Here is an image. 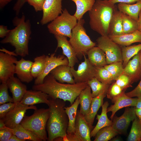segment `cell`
I'll return each instance as SVG.
<instances>
[{
    "label": "cell",
    "instance_id": "57",
    "mask_svg": "<svg viewBox=\"0 0 141 141\" xmlns=\"http://www.w3.org/2000/svg\"><path fill=\"white\" fill-rule=\"evenodd\" d=\"M139 59L140 65L141 68V50L139 52Z\"/></svg>",
    "mask_w": 141,
    "mask_h": 141
},
{
    "label": "cell",
    "instance_id": "54",
    "mask_svg": "<svg viewBox=\"0 0 141 141\" xmlns=\"http://www.w3.org/2000/svg\"><path fill=\"white\" fill-rule=\"evenodd\" d=\"M135 111L137 117L141 121V108L138 109L135 107Z\"/></svg>",
    "mask_w": 141,
    "mask_h": 141
},
{
    "label": "cell",
    "instance_id": "20",
    "mask_svg": "<svg viewBox=\"0 0 141 141\" xmlns=\"http://www.w3.org/2000/svg\"><path fill=\"white\" fill-rule=\"evenodd\" d=\"M20 103L27 105L44 103L48 105L49 102V97L46 93L39 91H27Z\"/></svg>",
    "mask_w": 141,
    "mask_h": 141
},
{
    "label": "cell",
    "instance_id": "56",
    "mask_svg": "<svg viewBox=\"0 0 141 141\" xmlns=\"http://www.w3.org/2000/svg\"><path fill=\"white\" fill-rule=\"evenodd\" d=\"M5 124L2 119H0V129L6 127Z\"/></svg>",
    "mask_w": 141,
    "mask_h": 141
},
{
    "label": "cell",
    "instance_id": "23",
    "mask_svg": "<svg viewBox=\"0 0 141 141\" xmlns=\"http://www.w3.org/2000/svg\"><path fill=\"white\" fill-rule=\"evenodd\" d=\"M79 104L78 96L73 103L69 107H64V109L69 119L67 131L66 141H69L75 132V124L77 109Z\"/></svg>",
    "mask_w": 141,
    "mask_h": 141
},
{
    "label": "cell",
    "instance_id": "1",
    "mask_svg": "<svg viewBox=\"0 0 141 141\" xmlns=\"http://www.w3.org/2000/svg\"><path fill=\"white\" fill-rule=\"evenodd\" d=\"M87 85V82L67 84L61 83L50 73L45 78L43 83L34 84L32 89L46 93L49 98H59L69 101L71 105Z\"/></svg>",
    "mask_w": 141,
    "mask_h": 141
},
{
    "label": "cell",
    "instance_id": "6",
    "mask_svg": "<svg viewBox=\"0 0 141 141\" xmlns=\"http://www.w3.org/2000/svg\"><path fill=\"white\" fill-rule=\"evenodd\" d=\"M49 114V108L37 109L32 115H25L20 124L24 128L34 132L43 141L47 140L46 127Z\"/></svg>",
    "mask_w": 141,
    "mask_h": 141
},
{
    "label": "cell",
    "instance_id": "11",
    "mask_svg": "<svg viewBox=\"0 0 141 141\" xmlns=\"http://www.w3.org/2000/svg\"><path fill=\"white\" fill-rule=\"evenodd\" d=\"M17 58L12 54L0 52V80L6 83L8 79L15 74V62Z\"/></svg>",
    "mask_w": 141,
    "mask_h": 141
},
{
    "label": "cell",
    "instance_id": "3",
    "mask_svg": "<svg viewBox=\"0 0 141 141\" xmlns=\"http://www.w3.org/2000/svg\"><path fill=\"white\" fill-rule=\"evenodd\" d=\"M25 19L24 14L20 18L15 17L12 20L15 27L0 42L2 44H10L14 47L17 56L22 57L29 55L28 43L31 33L30 21H25Z\"/></svg>",
    "mask_w": 141,
    "mask_h": 141
},
{
    "label": "cell",
    "instance_id": "15",
    "mask_svg": "<svg viewBox=\"0 0 141 141\" xmlns=\"http://www.w3.org/2000/svg\"><path fill=\"white\" fill-rule=\"evenodd\" d=\"M75 132L70 141H91V130L84 116L78 110L75 124Z\"/></svg>",
    "mask_w": 141,
    "mask_h": 141
},
{
    "label": "cell",
    "instance_id": "28",
    "mask_svg": "<svg viewBox=\"0 0 141 141\" xmlns=\"http://www.w3.org/2000/svg\"><path fill=\"white\" fill-rule=\"evenodd\" d=\"M109 105L108 101L104 102L102 106V110L100 115L97 114V123L91 131V137H95L98 132L101 128L107 126L112 125V121L109 120L107 116V109Z\"/></svg>",
    "mask_w": 141,
    "mask_h": 141
},
{
    "label": "cell",
    "instance_id": "59",
    "mask_svg": "<svg viewBox=\"0 0 141 141\" xmlns=\"http://www.w3.org/2000/svg\"><path fill=\"white\" fill-rule=\"evenodd\" d=\"M106 0V1H109V0Z\"/></svg>",
    "mask_w": 141,
    "mask_h": 141
},
{
    "label": "cell",
    "instance_id": "26",
    "mask_svg": "<svg viewBox=\"0 0 141 141\" xmlns=\"http://www.w3.org/2000/svg\"><path fill=\"white\" fill-rule=\"evenodd\" d=\"M123 13L116 9L114 12L110 22L108 36L124 34L122 27Z\"/></svg>",
    "mask_w": 141,
    "mask_h": 141
},
{
    "label": "cell",
    "instance_id": "2",
    "mask_svg": "<svg viewBox=\"0 0 141 141\" xmlns=\"http://www.w3.org/2000/svg\"><path fill=\"white\" fill-rule=\"evenodd\" d=\"M49 116L46 127L48 141H53L60 137L61 141H66L69 119L64 109L65 101L59 98H49Z\"/></svg>",
    "mask_w": 141,
    "mask_h": 141
},
{
    "label": "cell",
    "instance_id": "40",
    "mask_svg": "<svg viewBox=\"0 0 141 141\" xmlns=\"http://www.w3.org/2000/svg\"><path fill=\"white\" fill-rule=\"evenodd\" d=\"M111 74L115 80L123 73L124 68L122 62H115L104 67Z\"/></svg>",
    "mask_w": 141,
    "mask_h": 141
},
{
    "label": "cell",
    "instance_id": "49",
    "mask_svg": "<svg viewBox=\"0 0 141 141\" xmlns=\"http://www.w3.org/2000/svg\"><path fill=\"white\" fill-rule=\"evenodd\" d=\"M10 30L8 29L7 26L3 25L0 26V37L5 38L10 32Z\"/></svg>",
    "mask_w": 141,
    "mask_h": 141
},
{
    "label": "cell",
    "instance_id": "45",
    "mask_svg": "<svg viewBox=\"0 0 141 141\" xmlns=\"http://www.w3.org/2000/svg\"><path fill=\"white\" fill-rule=\"evenodd\" d=\"M13 134L12 129L6 126L0 129V141H8Z\"/></svg>",
    "mask_w": 141,
    "mask_h": 141
},
{
    "label": "cell",
    "instance_id": "55",
    "mask_svg": "<svg viewBox=\"0 0 141 141\" xmlns=\"http://www.w3.org/2000/svg\"><path fill=\"white\" fill-rule=\"evenodd\" d=\"M135 108L138 109L141 108V99L138 98Z\"/></svg>",
    "mask_w": 141,
    "mask_h": 141
},
{
    "label": "cell",
    "instance_id": "5",
    "mask_svg": "<svg viewBox=\"0 0 141 141\" xmlns=\"http://www.w3.org/2000/svg\"><path fill=\"white\" fill-rule=\"evenodd\" d=\"M84 19L78 21L77 23L72 31L69 41L73 46L78 58H82L90 49L96 46L86 33L84 27Z\"/></svg>",
    "mask_w": 141,
    "mask_h": 141
},
{
    "label": "cell",
    "instance_id": "12",
    "mask_svg": "<svg viewBox=\"0 0 141 141\" xmlns=\"http://www.w3.org/2000/svg\"><path fill=\"white\" fill-rule=\"evenodd\" d=\"M136 117L135 107H126L124 113L120 116L118 117L115 115L112 120L111 126L119 134H126L130 122Z\"/></svg>",
    "mask_w": 141,
    "mask_h": 141
},
{
    "label": "cell",
    "instance_id": "51",
    "mask_svg": "<svg viewBox=\"0 0 141 141\" xmlns=\"http://www.w3.org/2000/svg\"><path fill=\"white\" fill-rule=\"evenodd\" d=\"M13 0H0V9H3L7 4Z\"/></svg>",
    "mask_w": 141,
    "mask_h": 141
},
{
    "label": "cell",
    "instance_id": "58",
    "mask_svg": "<svg viewBox=\"0 0 141 141\" xmlns=\"http://www.w3.org/2000/svg\"><path fill=\"white\" fill-rule=\"evenodd\" d=\"M121 139L119 138H115L112 139V141H120Z\"/></svg>",
    "mask_w": 141,
    "mask_h": 141
},
{
    "label": "cell",
    "instance_id": "22",
    "mask_svg": "<svg viewBox=\"0 0 141 141\" xmlns=\"http://www.w3.org/2000/svg\"><path fill=\"white\" fill-rule=\"evenodd\" d=\"M123 73L130 78L132 84L140 79L141 68L139 62V52L129 61L124 68Z\"/></svg>",
    "mask_w": 141,
    "mask_h": 141
},
{
    "label": "cell",
    "instance_id": "30",
    "mask_svg": "<svg viewBox=\"0 0 141 141\" xmlns=\"http://www.w3.org/2000/svg\"><path fill=\"white\" fill-rule=\"evenodd\" d=\"M117 6L118 10L137 21L141 10V0L133 4L120 3Z\"/></svg>",
    "mask_w": 141,
    "mask_h": 141
},
{
    "label": "cell",
    "instance_id": "43",
    "mask_svg": "<svg viewBox=\"0 0 141 141\" xmlns=\"http://www.w3.org/2000/svg\"><path fill=\"white\" fill-rule=\"evenodd\" d=\"M115 82L124 91L128 88L132 87V83L130 78L123 73L116 79Z\"/></svg>",
    "mask_w": 141,
    "mask_h": 141
},
{
    "label": "cell",
    "instance_id": "16",
    "mask_svg": "<svg viewBox=\"0 0 141 141\" xmlns=\"http://www.w3.org/2000/svg\"><path fill=\"white\" fill-rule=\"evenodd\" d=\"M57 42L56 51L58 48H61L62 50V54L67 58L70 67H73L76 63L78 62V58L74 49L67 39V37L62 36L54 35Z\"/></svg>",
    "mask_w": 141,
    "mask_h": 141
},
{
    "label": "cell",
    "instance_id": "32",
    "mask_svg": "<svg viewBox=\"0 0 141 141\" xmlns=\"http://www.w3.org/2000/svg\"><path fill=\"white\" fill-rule=\"evenodd\" d=\"M75 4L76 9L73 15L78 21L82 18L84 14L91 8L96 0H70Z\"/></svg>",
    "mask_w": 141,
    "mask_h": 141
},
{
    "label": "cell",
    "instance_id": "50",
    "mask_svg": "<svg viewBox=\"0 0 141 141\" xmlns=\"http://www.w3.org/2000/svg\"><path fill=\"white\" fill-rule=\"evenodd\" d=\"M141 0H109V1L113 3H124L129 4L135 3Z\"/></svg>",
    "mask_w": 141,
    "mask_h": 141
},
{
    "label": "cell",
    "instance_id": "46",
    "mask_svg": "<svg viewBox=\"0 0 141 141\" xmlns=\"http://www.w3.org/2000/svg\"><path fill=\"white\" fill-rule=\"evenodd\" d=\"M45 0H27V2L34 8L35 11H38L42 10L43 4Z\"/></svg>",
    "mask_w": 141,
    "mask_h": 141
},
{
    "label": "cell",
    "instance_id": "34",
    "mask_svg": "<svg viewBox=\"0 0 141 141\" xmlns=\"http://www.w3.org/2000/svg\"><path fill=\"white\" fill-rule=\"evenodd\" d=\"M119 134L112 126L104 127L100 130L95 137L94 141H108Z\"/></svg>",
    "mask_w": 141,
    "mask_h": 141
},
{
    "label": "cell",
    "instance_id": "17",
    "mask_svg": "<svg viewBox=\"0 0 141 141\" xmlns=\"http://www.w3.org/2000/svg\"><path fill=\"white\" fill-rule=\"evenodd\" d=\"M33 62L22 58L15 62V73L18 78L22 82L29 83L34 78L31 73V69Z\"/></svg>",
    "mask_w": 141,
    "mask_h": 141
},
{
    "label": "cell",
    "instance_id": "53",
    "mask_svg": "<svg viewBox=\"0 0 141 141\" xmlns=\"http://www.w3.org/2000/svg\"><path fill=\"white\" fill-rule=\"evenodd\" d=\"M8 141H24L18 138L16 136L13 134L10 138Z\"/></svg>",
    "mask_w": 141,
    "mask_h": 141
},
{
    "label": "cell",
    "instance_id": "42",
    "mask_svg": "<svg viewBox=\"0 0 141 141\" xmlns=\"http://www.w3.org/2000/svg\"><path fill=\"white\" fill-rule=\"evenodd\" d=\"M8 87L6 83H2L0 85V105L7 102H13V98L9 95Z\"/></svg>",
    "mask_w": 141,
    "mask_h": 141
},
{
    "label": "cell",
    "instance_id": "13",
    "mask_svg": "<svg viewBox=\"0 0 141 141\" xmlns=\"http://www.w3.org/2000/svg\"><path fill=\"white\" fill-rule=\"evenodd\" d=\"M62 0H45L43 8V16L40 21L43 25L53 20L61 14L63 10Z\"/></svg>",
    "mask_w": 141,
    "mask_h": 141
},
{
    "label": "cell",
    "instance_id": "35",
    "mask_svg": "<svg viewBox=\"0 0 141 141\" xmlns=\"http://www.w3.org/2000/svg\"><path fill=\"white\" fill-rule=\"evenodd\" d=\"M46 56L43 55L36 57L34 59L31 69V74L34 78L36 79L43 71L45 65Z\"/></svg>",
    "mask_w": 141,
    "mask_h": 141
},
{
    "label": "cell",
    "instance_id": "31",
    "mask_svg": "<svg viewBox=\"0 0 141 141\" xmlns=\"http://www.w3.org/2000/svg\"><path fill=\"white\" fill-rule=\"evenodd\" d=\"M13 134L24 141H42V140L33 132L24 128L20 124L12 129Z\"/></svg>",
    "mask_w": 141,
    "mask_h": 141
},
{
    "label": "cell",
    "instance_id": "36",
    "mask_svg": "<svg viewBox=\"0 0 141 141\" xmlns=\"http://www.w3.org/2000/svg\"><path fill=\"white\" fill-rule=\"evenodd\" d=\"M128 141H141V121L137 117L132 121Z\"/></svg>",
    "mask_w": 141,
    "mask_h": 141
},
{
    "label": "cell",
    "instance_id": "7",
    "mask_svg": "<svg viewBox=\"0 0 141 141\" xmlns=\"http://www.w3.org/2000/svg\"><path fill=\"white\" fill-rule=\"evenodd\" d=\"M77 21L76 17L65 8L60 15L48 25L47 28L49 33L54 35L64 36L70 38L72 30L77 24Z\"/></svg>",
    "mask_w": 141,
    "mask_h": 141
},
{
    "label": "cell",
    "instance_id": "47",
    "mask_svg": "<svg viewBox=\"0 0 141 141\" xmlns=\"http://www.w3.org/2000/svg\"><path fill=\"white\" fill-rule=\"evenodd\" d=\"M126 95L131 97H137L141 98V78L140 81L137 86L132 90L125 93Z\"/></svg>",
    "mask_w": 141,
    "mask_h": 141
},
{
    "label": "cell",
    "instance_id": "10",
    "mask_svg": "<svg viewBox=\"0 0 141 141\" xmlns=\"http://www.w3.org/2000/svg\"><path fill=\"white\" fill-rule=\"evenodd\" d=\"M83 56L84 61L79 64L77 70L74 67H70V71L75 83L87 82L95 77V67L90 63L85 55Z\"/></svg>",
    "mask_w": 141,
    "mask_h": 141
},
{
    "label": "cell",
    "instance_id": "60",
    "mask_svg": "<svg viewBox=\"0 0 141 141\" xmlns=\"http://www.w3.org/2000/svg\"><path fill=\"white\" fill-rule=\"evenodd\" d=\"M140 99H141V98H140Z\"/></svg>",
    "mask_w": 141,
    "mask_h": 141
},
{
    "label": "cell",
    "instance_id": "4",
    "mask_svg": "<svg viewBox=\"0 0 141 141\" xmlns=\"http://www.w3.org/2000/svg\"><path fill=\"white\" fill-rule=\"evenodd\" d=\"M117 6L109 1L96 0L88 11L91 28L101 36H108L110 22Z\"/></svg>",
    "mask_w": 141,
    "mask_h": 141
},
{
    "label": "cell",
    "instance_id": "61",
    "mask_svg": "<svg viewBox=\"0 0 141 141\" xmlns=\"http://www.w3.org/2000/svg\"></svg>",
    "mask_w": 141,
    "mask_h": 141
},
{
    "label": "cell",
    "instance_id": "18",
    "mask_svg": "<svg viewBox=\"0 0 141 141\" xmlns=\"http://www.w3.org/2000/svg\"><path fill=\"white\" fill-rule=\"evenodd\" d=\"M8 88L12 95L13 102H20L27 92L26 86L14 76L9 78L6 82Z\"/></svg>",
    "mask_w": 141,
    "mask_h": 141
},
{
    "label": "cell",
    "instance_id": "25",
    "mask_svg": "<svg viewBox=\"0 0 141 141\" xmlns=\"http://www.w3.org/2000/svg\"><path fill=\"white\" fill-rule=\"evenodd\" d=\"M108 36L114 42L121 46H127L135 43H141V31L138 30L129 33Z\"/></svg>",
    "mask_w": 141,
    "mask_h": 141
},
{
    "label": "cell",
    "instance_id": "27",
    "mask_svg": "<svg viewBox=\"0 0 141 141\" xmlns=\"http://www.w3.org/2000/svg\"><path fill=\"white\" fill-rule=\"evenodd\" d=\"M86 55L90 62L95 67H104L107 64L105 52L97 46L89 50Z\"/></svg>",
    "mask_w": 141,
    "mask_h": 141
},
{
    "label": "cell",
    "instance_id": "37",
    "mask_svg": "<svg viewBox=\"0 0 141 141\" xmlns=\"http://www.w3.org/2000/svg\"><path fill=\"white\" fill-rule=\"evenodd\" d=\"M95 77L99 81L110 85L115 81L110 73L104 67H96Z\"/></svg>",
    "mask_w": 141,
    "mask_h": 141
},
{
    "label": "cell",
    "instance_id": "14",
    "mask_svg": "<svg viewBox=\"0 0 141 141\" xmlns=\"http://www.w3.org/2000/svg\"><path fill=\"white\" fill-rule=\"evenodd\" d=\"M69 61L67 58L63 55L57 56L55 53L49 56H46V61L44 69L42 73L35 79L34 84L38 85L43 83L45 78L50 74L54 68L60 65H68Z\"/></svg>",
    "mask_w": 141,
    "mask_h": 141
},
{
    "label": "cell",
    "instance_id": "9",
    "mask_svg": "<svg viewBox=\"0 0 141 141\" xmlns=\"http://www.w3.org/2000/svg\"><path fill=\"white\" fill-rule=\"evenodd\" d=\"M37 109L34 105H27L20 102L16 104L14 108L6 114L2 119L6 127L13 129L20 124L28 109Z\"/></svg>",
    "mask_w": 141,
    "mask_h": 141
},
{
    "label": "cell",
    "instance_id": "33",
    "mask_svg": "<svg viewBox=\"0 0 141 141\" xmlns=\"http://www.w3.org/2000/svg\"><path fill=\"white\" fill-rule=\"evenodd\" d=\"M121 49L122 64L125 67L130 59L141 50V43L127 46H121Z\"/></svg>",
    "mask_w": 141,
    "mask_h": 141
},
{
    "label": "cell",
    "instance_id": "29",
    "mask_svg": "<svg viewBox=\"0 0 141 141\" xmlns=\"http://www.w3.org/2000/svg\"><path fill=\"white\" fill-rule=\"evenodd\" d=\"M91 89L90 87L88 85L78 96L80 105V111L84 116L88 113L93 98Z\"/></svg>",
    "mask_w": 141,
    "mask_h": 141
},
{
    "label": "cell",
    "instance_id": "48",
    "mask_svg": "<svg viewBox=\"0 0 141 141\" xmlns=\"http://www.w3.org/2000/svg\"><path fill=\"white\" fill-rule=\"evenodd\" d=\"M27 0H17L14 4L13 10L15 12L16 15H18L19 14L20 10L25 3L27 2Z\"/></svg>",
    "mask_w": 141,
    "mask_h": 141
},
{
    "label": "cell",
    "instance_id": "52",
    "mask_svg": "<svg viewBox=\"0 0 141 141\" xmlns=\"http://www.w3.org/2000/svg\"><path fill=\"white\" fill-rule=\"evenodd\" d=\"M137 22L138 25V30L141 31V10L139 14Z\"/></svg>",
    "mask_w": 141,
    "mask_h": 141
},
{
    "label": "cell",
    "instance_id": "24",
    "mask_svg": "<svg viewBox=\"0 0 141 141\" xmlns=\"http://www.w3.org/2000/svg\"><path fill=\"white\" fill-rule=\"evenodd\" d=\"M70 69V67L68 65H60L52 70L50 73L60 83L74 84L75 83Z\"/></svg>",
    "mask_w": 141,
    "mask_h": 141
},
{
    "label": "cell",
    "instance_id": "19",
    "mask_svg": "<svg viewBox=\"0 0 141 141\" xmlns=\"http://www.w3.org/2000/svg\"><path fill=\"white\" fill-rule=\"evenodd\" d=\"M138 99V98H133L128 96L124 92L117 97L111 101L114 104L107 109V112L110 111L112 112L110 117L111 120L115 113L120 109L129 107H135Z\"/></svg>",
    "mask_w": 141,
    "mask_h": 141
},
{
    "label": "cell",
    "instance_id": "8",
    "mask_svg": "<svg viewBox=\"0 0 141 141\" xmlns=\"http://www.w3.org/2000/svg\"><path fill=\"white\" fill-rule=\"evenodd\" d=\"M96 46L105 53L107 64L115 62H122L121 46L108 36H101L96 39Z\"/></svg>",
    "mask_w": 141,
    "mask_h": 141
},
{
    "label": "cell",
    "instance_id": "41",
    "mask_svg": "<svg viewBox=\"0 0 141 141\" xmlns=\"http://www.w3.org/2000/svg\"><path fill=\"white\" fill-rule=\"evenodd\" d=\"M125 92L115 82L110 85L107 90L106 96L107 98L112 101Z\"/></svg>",
    "mask_w": 141,
    "mask_h": 141
},
{
    "label": "cell",
    "instance_id": "21",
    "mask_svg": "<svg viewBox=\"0 0 141 141\" xmlns=\"http://www.w3.org/2000/svg\"><path fill=\"white\" fill-rule=\"evenodd\" d=\"M109 85L107 87L97 96L93 98L89 112L87 115L84 116L91 130L93 128V125L95 116L99 109L103 104V99L106 96Z\"/></svg>",
    "mask_w": 141,
    "mask_h": 141
},
{
    "label": "cell",
    "instance_id": "39",
    "mask_svg": "<svg viewBox=\"0 0 141 141\" xmlns=\"http://www.w3.org/2000/svg\"><path fill=\"white\" fill-rule=\"evenodd\" d=\"M87 83L92 90L93 98L97 96L107 87L110 85L102 83L95 77L89 80Z\"/></svg>",
    "mask_w": 141,
    "mask_h": 141
},
{
    "label": "cell",
    "instance_id": "38",
    "mask_svg": "<svg viewBox=\"0 0 141 141\" xmlns=\"http://www.w3.org/2000/svg\"><path fill=\"white\" fill-rule=\"evenodd\" d=\"M122 27L124 34L131 33L138 30L137 21L124 13Z\"/></svg>",
    "mask_w": 141,
    "mask_h": 141
},
{
    "label": "cell",
    "instance_id": "44",
    "mask_svg": "<svg viewBox=\"0 0 141 141\" xmlns=\"http://www.w3.org/2000/svg\"><path fill=\"white\" fill-rule=\"evenodd\" d=\"M16 104L14 102H9L4 103L0 106V119H3L5 115L12 110Z\"/></svg>",
    "mask_w": 141,
    "mask_h": 141
}]
</instances>
